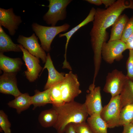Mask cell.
I'll use <instances>...</instances> for the list:
<instances>
[{"instance_id": "obj_11", "label": "cell", "mask_w": 133, "mask_h": 133, "mask_svg": "<svg viewBox=\"0 0 133 133\" xmlns=\"http://www.w3.org/2000/svg\"><path fill=\"white\" fill-rule=\"evenodd\" d=\"M18 43L33 55L40 58L43 63H45L47 55L38 41V38L34 33L29 37L20 35L17 39Z\"/></svg>"}, {"instance_id": "obj_14", "label": "cell", "mask_w": 133, "mask_h": 133, "mask_svg": "<svg viewBox=\"0 0 133 133\" xmlns=\"http://www.w3.org/2000/svg\"><path fill=\"white\" fill-rule=\"evenodd\" d=\"M45 68L48 70V76L47 81L44 88L45 90L61 83L64 78L65 74L63 73H60L56 70L49 53H48L47 55L46 61L42 71Z\"/></svg>"}, {"instance_id": "obj_15", "label": "cell", "mask_w": 133, "mask_h": 133, "mask_svg": "<svg viewBox=\"0 0 133 133\" xmlns=\"http://www.w3.org/2000/svg\"><path fill=\"white\" fill-rule=\"evenodd\" d=\"M22 64L20 58H11L0 52V69L4 72L16 73L20 69Z\"/></svg>"}, {"instance_id": "obj_1", "label": "cell", "mask_w": 133, "mask_h": 133, "mask_svg": "<svg viewBox=\"0 0 133 133\" xmlns=\"http://www.w3.org/2000/svg\"><path fill=\"white\" fill-rule=\"evenodd\" d=\"M127 8L133 9V1L118 0L106 9H96L93 26L90 33V41L93 51L94 71L99 72L101 63V51L103 44L107 41L108 33L107 29Z\"/></svg>"}, {"instance_id": "obj_2", "label": "cell", "mask_w": 133, "mask_h": 133, "mask_svg": "<svg viewBox=\"0 0 133 133\" xmlns=\"http://www.w3.org/2000/svg\"><path fill=\"white\" fill-rule=\"evenodd\" d=\"M58 115L57 120L53 127L58 133H64L66 126L71 123L86 122L88 115L84 103L74 101L59 106L52 105Z\"/></svg>"}, {"instance_id": "obj_27", "label": "cell", "mask_w": 133, "mask_h": 133, "mask_svg": "<svg viewBox=\"0 0 133 133\" xmlns=\"http://www.w3.org/2000/svg\"><path fill=\"white\" fill-rule=\"evenodd\" d=\"M129 50V56L126 64V76L129 80L133 82V50Z\"/></svg>"}, {"instance_id": "obj_32", "label": "cell", "mask_w": 133, "mask_h": 133, "mask_svg": "<svg viewBox=\"0 0 133 133\" xmlns=\"http://www.w3.org/2000/svg\"><path fill=\"white\" fill-rule=\"evenodd\" d=\"M65 133H76L75 132L72 123L68 125L66 127Z\"/></svg>"}, {"instance_id": "obj_18", "label": "cell", "mask_w": 133, "mask_h": 133, "mask_svg": "<svg viewBox=\"0 0 133 133\" xmlns=\"http://www.w3.org/2000/svg\"><path fill=\"white\" fill-rule=\"evenodd\" d=\"M96 11V9L94 7H92L88 16L81 23L68 32L60 34L59 35V37L65 36L66 38L65 47V52L64 55L65 59L63 62L64 63L66 64L68 63V62L67 61L66 57V51L68 42L71 37L81 27L87 24L89 22L93 21Z\"/></svg>"}, {"instance_id": "obj_9", "label": "cell", "mask_w": 133, "mask_h": 133, "mask_svg": "<svg viewBox=\"0 0 133 133\" xmlns=\"http://www.w3.org/2000/svg\"><path fill=\"white\" fill-rule=\"evenodd\" d=\"M18 45L22 52V59L27 68L24 71L25 75L30 82H34L38 78L43 68L39 64V59L31 54L21 45Z\"/></svg>"}, {"instance_id": "obj_10", "label": "cell", "mask_w": 133, "mask_h": 133, "mask_svg": "<svg viewBox=\"0 0 133 133\" xmlns=\"http://www.w3.org/2000/svg\"><path fill=\"white\" fill-rule=\"evenodd\" d=\"M88 89L89 92L86 96L84 103L88 115H100L103 108L100 87H96L95 83H92L90 85Z\"/></svg>"}, {"instance_id": "obj_29", "label": "cell", "mask_w": 133, "mask_h": 133, "mask_svg": "<svg viewBox=\"0 0 133 133\" xmlns=\"http://www.w3.org/2000/svg\"><path fill=\"white\" fill-rule=\"evenodd\" d=\"M72 124L76 133H94L86 122Z\"/></svg>"}, {"instance_id": "obj_30", "label": "cell", "mask_w": 133, "mask_h": 133, "mask_svg": "<svg viewBox=\"0 0 133 133\" xmlns=\"http://www.w3.org/2000/svg\"><path fill=\"white\" fill-rule=\"evenodd\" d=\"M125 43L127 49L133 50V33L129 37Z\"/></svg>"}, {"instance_id": "obj_23", "label": "cell", "mask_w": 133, "mask_h": 133, "mask_svg": "<svg viewBox=\"0 0 133 133\" xmlns=\"http://www.w3.org/2000/svg\"><path fill=\"white\" fill-rule=\"evenodd\" d=\"M122 108L126 105L133 104V82L128 80L120 95Z\"/></svg>"}, {"instance_id": "obj_28", "label": "cell", "mask_w": 133, "mask_h": 133, "mask_svg": "<svg viewBox=\"0 0 133 133\" xmlns=\"http://www.w3.org/2000/svg\"><path fill=\"white\" fill-rule=\"evenodd\" d=\"M133 33V15L129 19L124 30L121 40L125 43Z\"/></svg>"}, {"instance_id": "obj_16", "label": "cell", "mask_w": 133, "mask_h": 133, "mask_svg": "<svg viewBox=\"0 0 133 133\" xmlns=\"http://www.w3.org/2000/svg\"><path fill=\"white\" fill-rule=\"evenodd\" d=\"M125 14L120 15L112 25L109 41L121 40L125 27L129 20Z\"/></svg>"}, {"instance_id": "obj_5", "label": "cell", "mask_w": 133, "mask_h": 133, "mask_svg": "<svg viewBox=\"0 0 133 133\" xmlns=\"http://www.w3.org/2000/svg\"><path fill=\"white\" fill-rule=\"evenodd\" d=\"M80 86L76 74H73L72 71L65 74L64 78L60 84L64 103L74 101L75 98L82 93Z\"/></svg>"}, {"instance_id": "obj_17", "label": "cell", "mask_w": 133, "mask_h": 133, "mask_svg": "<svg viewBox=\"0 0 133 133\" xmlns=\"http://www.w3.org/2000/svg\"><path fill=\"white\" fill-rule=\"evenodd\" d=\"M7 104L9 107L16 109L18 114H20L28 109L32 105L31 96L27 93H22Z\"/></svg>"}, {"instance_id": "obj_25", "label": "cell", "mask_w": 133, "mask_h": 133, "mask_svg": "<svg viewBox=\"0 0 133 133\" xmlns=\"http://www.w3.org/2000/svg\"><path fill=\"white\" fill-rule=\"evenodd\" d=\"M60 84H56L49 88L52 105L59 106L64 103L62 99Z\"/></svg>"}, {"instance_id": "obj_22", "label": "cell", "mask_w": 133, "mask_h": 133, "mask_svg": "<svg viewBox=\"0 0 133 133\" xmlns=\"http://www.w3.org/2000/svg\"><path fill=\"white\" fill-rule=\"evenodd\" d=\"M34 92V95L31 96L32 105L33 106V110L37 107L43 106L48 104H52L49 89L42 92L36 90Z\"/></svg>"}, {"instance_id": "obj_4", "label": "cell", "mask_w": 133, "mask_h": 133, "mask_svg": "<svg viewBox=\"0 0 133 133\" xmlns=\"http://www.w3.org/2000/svg\"><path fill=\"white\" fill-rule=\"evenodd\" d=\"M49 9L44 15L43 19L46 23L51 26H55L57 22L66 19V8L72 0H49Z\"/></svg>"}, {"instance_id": "obj_35", "label": "cell", "mask_w": 133, "mask_h": 133, "mask_svg": "<svg viewBox=\"0 0 133 133\" xmlns=\"http://www.w3.org/2000/svg\"><path fill=\"white\" fill-rule=\"evenodd\" d=\"M131 123L133 124V121H132V122H131Z\"/></svg>"}, {"instance_id": "obj_20", "label": "cell", "mask_w": 133, "mask_h": 133, "mask_svg": "<svg viewBox=\"0 0 133 133\" xmlns=\"http://www.w3.org/2000/svg\"><path fill=\"white\" fill-rule=\"evenodd\" d=\"M58 115L56 111L52 108L42 111L38 117L40 125L45 128L53 126L56 122Z\"/></svg>"}, {"instance_id": "obj_7", "label": "cell", "mask_w": 133, "mask_h": 133, "mask_svg": "<svg viewBox=\"0 0 133 133\" xmlns=\"http://www.w3.org/2000/svg\"><path fill=\"white\" fill-rule=\"evenodd\" d=\"M127 49L125 43L121 40L108 41L102 47V58L107 63H113L115 61H119L123 57V53Z\"/></svg>"}, {"instance_id": "obj_33", "label": "cell", "mask_w": 133, "mask_h": 133, "mask_svg": "<svg viewBox=\"0 0 133 133\" xmlns=\"http://www.w3.org/2000/svg\"><path fill=\"white\" fill-rule=\"evenodd\" d=\"M102 4H103L105 8H108L113 5L116 1L114 0H101Z\"/></svg>"}, {"instance_id": "obj_24", "label": "cell", "mask_w": 133, "mask_h": 133, "mask_svg": "<svg viewBox=\"0 0 133 133\" xmlns=\"http://www.w3.org/2000/svg\"><path fill=\"white\" fill-rule=\"evenodd\" d=\"M133 120V104L126 105L123 107L119 118V126H123L131 123Z\"/></svg>"}, {"instance_id": "obj_21", "label": "cell", "mask_w": 133, "mask_h": 133, "mask_svg": "<svg viewBox=\"0 0 133 133\" xmlns=\"http://www.w3.org/2000/svg\"><path fill=\"white\" fill-rule=\"evenodd\" d=\"M86 120L94 133H108V125L100 115L94 114L90 116Z\"/></svg>"}, {"instance_id": "obj_12", "label": "cell", "mask_w": 133, "mask_h": 133, "mask_svg": "<svg viewBox=\"0 0 133 133\" xmlns=\"http://www.w3.org/2000/svg\"><path fill=\"white\" fill-rule=\"evenodd\" d=\"M22 22L21 17L15 14L12 8L7 9L0 8V26L7 29L11 35L15 34Z\"/></svg>"}, {"instance_id": "obj_31", "label": "cell", "mask_w": 133, "mask_h": 133, "mask_svg": "<svg viewBox=\"0 0 133 133\" xmlns=\"http://www.w3.org/2000/svg\"><path fill=\"white\" fill-rule=\"evenodd\" d=\"M123 127L122 133H133V124L131 123Z\"/></svg>"}, {"instance_id": "obj_34", "label": "cell", "mask_w": 133, "mask_h": 133, "mask_svg": "<svg viewBox=\"0 0 133 133\" xmlns=\"http://www.w3.org/2000/svg\"><path fill=\"white\" fill-rule=\"evenodd\" d=\"M85 0L91 4L97 6L101 5L102 4L101 0Z\"/></svg>"}, {"instance_id": "obj_13", "label": "cell", "mask_w": 133, "mask_h": 133, "mask_svg": "<svg viewBox=\"0 0 133 133\" xmlns=\"http://www.w3.org/2000/svg\"><path fill=\"white\" fill-rule=\"evenodd\" d=\"M16 73L3 72L0 77V92L12 95L15 97L21 93L18 89L16 77Z\"/></svg>"}, {"instance_id": "obj_26", "label": "cell", "mask_w": 133, "mask_h": 133, "mask_svg": "<svg viewBox=\"0 0 133 133\" xmlns=\"http://www.w3.org/2000/svg\"><path fill=\"white\" fill-rule=\"evenodd\" d=\"M11 124L9 121L7 115L2 110H0V131L4 133H11L10 129Z\"/></svg>"}, {"instance_id": "obj_6", "label": "cell", "mask_w": 133, "mask_h": 133, "mask_svg": "<svg viewBox=\"0 0 133 133\" xmlns=\"http://www.w3.org/2000/svg\"><path fill=\"white\" fill-rule=\"evenodd\" d=\"M122 108L120 95L111 97L108 103L103 107L100 115L108 128L119 126V116Z\"/></svg>"}, {"instance_id": "obj_8", "label": "cell", "mask_w": 133, "mask_h": 133, "mask_svg": "<svg viewBox=\"0 0 133 133\" xmlns=\"http://www.w3.org/2000/svg\"><path fill=\"white\" fill-rule=\"evenodd\" d=\"M128 80L122 71L116 69H114L108 74L103 91L110 94L111 97L119 95Z\"/></svg>"}, {"instance_id": "obj_19", "label": "cell", "mask_w": 133, "mask_h": 133, "mask_svg": "<svg viewBox=\"0 0 133 133\" xmlns=\"http://www.w3.org/2000/svg\"><path fill=\"white\" fill-rule=\"evenodd\" d=\"M10 51H22L18 45L15 44L11 38L5 32L2 26H0V52Z\"/></svg>"}, {"instance_id": "obj_3", "label": "cell", "mask_w": 133, "mask_h": 133, "mask_svg": "<svg viewBox=\"0 0 133 133\" xmlns=\"http://www.w3.org/2000/svg\"><path fill=\"white\" fill-rule=\"evenodd\" d=\"M70 26L67 23L56 26H45L35 23L32 25L33 31L40 40L42 48L47 52L51 50V44L55 37L61 32L66 31Z\"/></svg>"}]
</instances>
